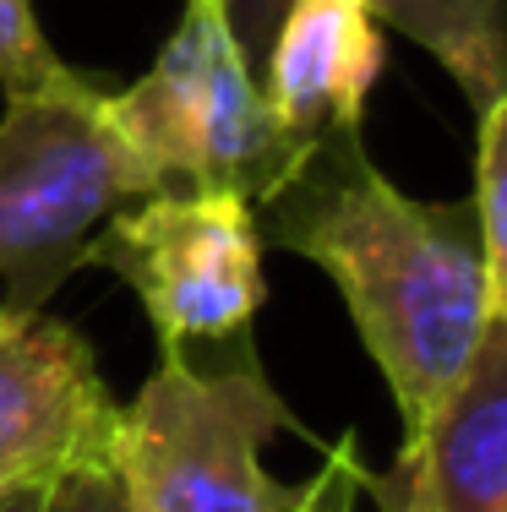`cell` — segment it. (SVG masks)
<instances>
[{
  "instance_id": "8fae6325",
  "label": "cell",
  "mask_w": 507,
  "mask_h": 512,
  "mask_svg": "<svg viewBox=\"0 0 507 512\" xmlns=\"http://www.w3.org/2000/svg\"><path fill=\"white\" fill-rule=\"evenodd\" d=\"M82 71H71L39 33L33 0H0V88L6 93H71L82 88Z\"/></svg>"
},
{
  "instance_id": "4fadbf2b",
  "label": "cell",
  "mask_w": 507,
  "mask_h": 512,
  "mask_svg": "<svg viewBox=\"0 0 507 512\" xmlns=\"http://www.w3.org/2000/svg\"><path fill=\"white\" fill-rule=\"evenodd\" d=\"M44 512H137L126 496V485H120L115 463H88V469H71L66 480L50 485V496H44Z\"/></svg>"
},
{
  "instance_id": "5bb4252c",
  "label": "cell",
  "mask_w": 507,
  "mask_h": 512,
  "mask_svg": "<svg viewBox=\"0 0 507 512\" xmlns=\"http://www.w3.org/2000/svg\"><path fill=\"white\" fill-rule=\"evenodd\" d=\"M360 480H366V463H360L355 442H338L328 453V469L300 491V507L295 512H355V496H360Z\"/></svg>"
},
{
  "instance_id": "3957f363",
  "label": "cell",
  "mask_w": 507,
  "mask_h": 512,
  "mask_svg": "<svg viewBox=\"0 0 507 512\" xmlns=\"http://www.w3.org/2000/svg\"><path fill=\"white\" fill-rule=\"evenodd\" d=\"M159 191L110 115V93H6L0 115V278H17L11 311H39V295L82 262L93 229Z\"/></svg>"
},
{
  "instance_id": "52a82bcc",
  "label": "cell",
  "mask_w": 507,
  "mask_h": 512,
  "mask_svg": "<svg viewBox=\"0 0 507 512\" xmlns=\"http://www.w3.org/2000/svg\"><path fill=\"white\" fill-rule=\"evenodd\" d=\"M360 491L382 512H507V333L486 322L453 393L404 436L388 480L366 469Z\"/></svg>"
},
{
  "instance_id": "277c9868",
  "label": "cell",
  "mask_w": 507,
  "mask_h": 512,
  "mask_svg": "<svg viewBox=\"0 0 507 512\" xmlns=\"http://www.w3.org/2000/svg\"><path fill=\"white\" fill-rule=\"evenodd\" d=\"M110 115L159 191H229L262 207L311 153L273 120L219 0H186L153 71L110 93Z\"/></svg>"
},
{
  "instance_id": "2e32d148",
  "label": "cell",
  "mask_w": 507,
  "mask_h": 512,
  "mask_svg": "<svg viewBox=\"0 0 507 512\" xmlns=\"http://www.w3.org/2000/svg\"><path fill=\"white\" fill-rule=\"evenodd\" d=\"M6 311H11V306H6V300H0V322H6Z\"/></svg>"
},
{
  "instance_id": "6da1fadb",
  "label": "cell",
  "mask_w": 507,
  "mask_h": 512,
  "mask_svg": "<svg viewBox=\"0 0 507 512\" xmlns=\"http://www.w3.org/2000/svg\"><path fill=\"white\" fill-rule=\"evenodd\" d=\"M284 251L338 284L393 387L404 436L437 414L491 322L475 207L415 202L366 158L360 131L322 137L262 202Z\"/></svg>"
},
{
  "instance_id": "9c48e42d",
  "label": "cell",
  "mask_w": 507,
  "mask_h": 512,
  "mask_svg": "<svg viewBox=\"0 0 507 512\" xmlns=\"http://www.w3.org/2000/svg\"><path fill=\"white\" fill-rule=\"evenodd\" d=\"M453 71L475 115L507 99V0H360Z\"/></svg>"
},
{
  "instance_id": "8992f818",
  "label": "cell",
  "mask_w": 507,
  "mask_h": 512,
  "mask_svg": "<svg viewBox=\"0 0 507 512\" xmlns=\"http://www.w3.org/2000/svg\"><path fill=\"white\" fill-rule=\"evenodd\" d=\"M120 404L77 327L44 311L0 322V491L55 485L110 458Z\"/></svg>"
},
{
  "instance_id": "9a60e30c",
  "label": "cell",
  "mask_w": 507,
  "mask_h": 512,
  "mask_svg": "<svg viewBox=\"0 0 507 512\" xmlns=\"http://www.w3.org/2000/svg\"><path fill=\"white\" fill-rule=\"evenodd\" d=\"M44 496H50V485H11V491H0V512H44Z\"/></svg>"
},
{
  "instance_id": "7c38bea8",
  "label": "cell",
  "mask_w": 507,
  "mask_h": 512,
  "mask_svg": "<svg viewBox=\"0 0 507 512\" xmlns=\"http://www.w3.org/2000/svg\"><path fill=\"white\" fill-rule=\"evenodd\" d=\"M224 22H229V39H235L240 60H246L251 82L262 88L268 77V55H273V39H279V22L289 11V0H219Z\"/></svg>"
},
{
  "instance_id": "7a4b0ae2",
  "label": "cell",
  "mask_w": 507,
  "mask_h": 512,
  "mask_svg": "<svg viewBox=\"0 0 507 512\" xmlns=\"http://www.w3.org/2000/svg\"><path fill=\"white\" fill-rule=\"evenodd\" d=\"M273 431H300L268 387L251 344L169 355L120 409L110 463L137 512H295L306 485H279L262 463Z\"/></svg>"
},
{
  "instance_id": "ba28073f",
  "label": "cell",
  "mask_w": 507,
  "mask_h": 512,
  "mask_svg": "<svg viewBox=\"0 0 507 512\" xmlns=\"http://www.w3.org/2000/svg\"><path fill=\"white\" fill-rule=\"evenodd\" d=\"M377 71L382 33L360 0H289L262 99L300 148H317L322 137L360 131Z\"/></svg>"
},
{
  "instance_id": "30bf717a",
  "label": "cell",
  "mask_w": 507,
  "mask_h": 512,
  "mask_svg": "<svg viewBox=\"0 0 507 512\" xmlns=\"http://www.w3.org/2000/svg\"><path fill=\"white\" fill-rule=\"evenodd\" d=\"M475 224L486 256V306L507 333V99L480 115V164H475Z\"/></svg>"
},
{
  "instance_id": "5b68a950",
  "label": "cell",
  "mask_w": 507,
  "mask_h": 512,
  "mask_svg": "<svg viewBox=\"0 0 507 512\" xmlns=\"http://www.w3.org/2000/svg\"><path fill=\"white\" fill-rule=\"evenodd\" d=\"M77 267L126 278L169 355L246 344L262 306L257 207L229 191H153L120 207Z\"/></svg>"
}]
</instances>
